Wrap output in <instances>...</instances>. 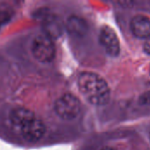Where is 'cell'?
<instances>
[{"label":"cell","mask_w":150,"mask_h":150,"mask_svg":"<svg viewBox=\"0 0 150 150\" xmlns=\"http://www.w3.org/2000/svg\"><path fill=\"white\" fill-rule=\"evenodd\" d=\"M33 114V112L25 107H16L10 112L9 120L11 125L15 127H18L25 120Z\"/></svg>","instance_id":"ba28073f"},{"label":"cell","mask_w":150,"mask_h":150,"mask_svg":"<svg viewBox=\"0 0 150 150\" xmlns=\"http://www.w3.org/2000/svg\"><path fill=\"white\" fill-rule=\"evenodd\" d=\"M31 50L33 57L40 62L47 63L55 56V45L50 36L46 33L38 34L33 40Z\"/></svg>","instance_id":"7a4b0ae2"},{"label":"cell","mask_w":150,"mask_h":150,"mask_svg":"<svg viewBox=\"0 0 150 150\" xmlns=\"http://www.w3.org/2000/svg\"><path fill=\"white\" fill-rule=\"evenodd\" d=\"M99 40L101 45L108 54L111 56H117L120 54V40L117 33L112 27L108 25L103 26L100 31Z\"/></svg>","instance_id":"5b68a950"},{"label":"cell","mask_w":150,"mask_h":150,"mask_svg":"<svg viewBox=\"0 0 150 150\" xmlns=\"http://www.w3.org/2000/svg\"><path fill=\"white\" fill-rule=\"evenodd\" d=\"M130 28L134 36L140 39L150 38V19L143 15L134 16L130 23Z\"/></svg>","instance_id":"8992f818"},{"label":"cell","mask_w":150,"mask_h":150,"mask_svg":"<svg viewBox=\"0 0 150 150\" xmlns=\"http://www.w3.org/2000/svg\"><path fill=\"white\" fill-rule=\"evenodd\" d=\"M22 137L31 142L40 141L46 133V126L35 114L26 119L18 127Z\"/></svg>","instance_id":"277c9868"},{"label":"cell","mask_w":150,"mask_h":150,"mask_svg":"<svg viewBox=\"0 0 150 150\" xmlns=\"http://www.w3.org/2000/svg\"><path fill=\"white\" fill-rule=\"evenodd\" d=\"M11 18V14L7 11H0V26L5 24Z\"/></svg>","instance_id":"9c48e42d"},{"label":"cell","mask_w":150,"mask_h":150,"mask_svg":"<svg viewBox=\"0 0 150 150\" xmlns=\"http://www.w3.org/2000/svg\"><path fill=\"white\" fill-rule=\"evenodd\" d=\"M100 150H115L113 148H111V147H105V148H103L102 149Z\"/></svg>","instance_id":"8fae6325"},{"label":"cell","mask_w":150,"mask_h":150,"mask_svg":"<svg viewBox=\"0 0 150 150\" xmlns=\"http://www.w3.org/2000/svg\"><path fill=\"white\" fill-rule=\"evenodd\" d=\"M78 88L82 95L94 105H104L110 100V88L106 81L93 72H83L78 76Z\"/></svg>","instance_id":"6da1fadb"},{"label":"cell","mask_w":150,"mask_h":150,"mask_svg":"<svg viewBox=\"0 0 150 150\" xmlns=\"http://www.w3.org/2000/svg\"><path fill=\"white\" fill-rule=\"evenodd\" d=\"M66 28L73 35L83 36L87 33L89 26L84 19L73 15L68 18L66 21Z\"/></svg>","instance_id":"52a82bcc"},{"label":"cell","mask_w":150,"mask_h":150,"mask_svg":"<svg viewBox=\"0 0 150 150\" xmlns=\"http://www.w3.org/2000/svg\"><path fill=\"white\" fill-rule=\"evenodd\" d=\"M54 111L62 120H73L80 113V100L70 93H65L61 96L54 103Z\"/></svg>","instance_id":"3957f363"},{"label":"cell","mask_w":150,"mask_h":150,"mask_svg":"<svg viewBox=\"0 0 150 150\" xmlns=\"http://www.w3.org/2000/svg\"><path fill=\"white\" fill-rule=\"evenodd\" d=\"M144 48H145V51L147 53L150 54V38L148 39V40H147V42H146V44L144 46Z\"/></svg>","instance_id":"30bf717a"}]
</instances>
